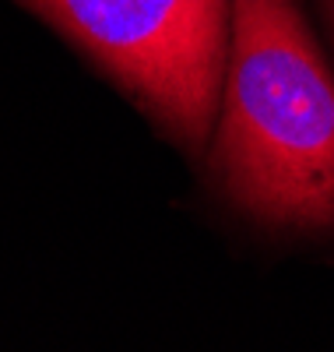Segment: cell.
Wrapping results in <instances>:
<instances>
[{
  "instance_id": "cell-3",
  "label": "cell",
  "mask_w": 334,
  "mask_h": 352,
  "mask_svg": "<svg viewBox=\"0 0 334 352\" xmlns=\"http://www.w3.org/2000/svg\"><path fill=\"white\" fill-rule=\"evenodd\" d=\"M317 4H320V11H324V21H327L331 36H334V0H317Z\"/></svg>"
},
{
  "instance_id": "cell-2",
  "label": "cell",
  "mask_w": 334,
  "mask_h": 352,
  "mask_svg": "<svg viewBox=\"0 0 334 352\" xmlns=\"http://www.w3.org/2000/svg\"><path fill=\"white\" fill-rule=\"evenodd\" d=\"M64 32L187 155L215 138L232 0H18Z\"/></svg>"
},
{
  "instance_id": "cell-1",
  "label": "cell",
  "mask_w": 334,
  "mask_h": 352,
  "mask_svg": "<svg viewBox=\"0 0 334 352\" xmlns=\"http://www.w3.org/2000/svg\"><path fill=\"white\" fill-rule=\"evenodd\" d=\"M211 166L239 212L334 229V74L296 0H232Z\"/></svg>"
}]
</instances>
